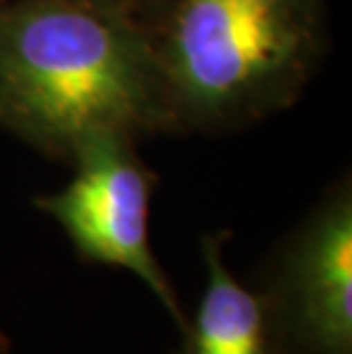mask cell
Listing matches in <instances>:
<instances>
[{
	"label": "cell",
	"mask_w": 352,
	"mask_h": 354,
	"mask_svg": "<svg viewBox=\"0 0 352 354\" xmlns=\"http://www.w3.org/2000/svg\"><path fill=\"white\" fill-rule=\"evenodd\" d=\"M165 135H229L293 108L329 53L327 0H174L149 35Z\"/></svg>",
	"instance_id": "7a4b0ae2"
},
{
	"label": "cell",
	"mask_w": 352,
	"mask_h": 354,
	"mask_svg": "<svg viewBox=\"0 0 352 354\" xmlns=\"http://www.w3.org/2000/svg\"><path fill=\"white\" fill-rule=\"evenodd\" d=\"M87 3L99 5L103 10L126 19L129 24L138 26L140 30H145L147 35H151L174 0H87Z\"/></svg>",
	"instance_id": "8992f818"
},
{
	"label": "cell",
	"mask_w": 352,
	"mask_h": 354,
	"mask_svg": "<svg viewBox=\"0 0 352 354\" xmlns=\"http://www.w3.org/2000/svg\"><path fill=\"white\" fill-rule=\"evenodd\" d=\"M229 238L231 231L199 238L206 286L192 320L181 331L183 343L176 354H270L257 292L224 263Z\"/></svg>",
	"instance_id": "5b68a950"
},
{
	"label": "cell",
	"mask_w": 352,
	"mask_h": 354,
	"mask_svg": "<svg viewBox=\"0 0 352 354\" xmlns=\"http://www.w3.org/2000/svg\"><path fill=\"white\" fill-rule=\"evenodd\" d=\"M0 354H12V343L5 334H0Z\"/></svg>",
	"instance_id": "52a82bcc"
},
{
	"label": "cell",
	"mask_w": 352,
	"mask_h": 354,
	"mask_svg": "<svg viewBox=\"0 0 352 354\" xmlns=\"http://www.w3.org/2000/svg\"><path fill=\"white\" fill-rule=\"evenodd\" d=\"M0 131L66 165L101 135H165L149 35L87 0H0Z\"/></svg>",
	"instance_id": "6da1fadb"
},
{
	"label": "cell",
	"mask_w": 352,
	"mask_h": 354,
	"mask_svg": "<svg viewBox=\"0 0 352 354\" xmlns=\"http://www.w3.org/2000/svg\"><path fill=\"white\" fill-rule=\"evenodd\" d=\"M252 290L270 354H352V180L346 171L279 238Z\"/></svg>",
	"instance_id": "3957f363"
},
{
	"label": "cell",
	"mask_w": 352,
	"mask_h": 354,
	"mask_svg": "<svg viewBox=\"0 0 352 354\" xmlns=\"http://www.w3.org/2000/svg\"><path fill=\"white\" fill-rule=\"evenodd\" d=\"M138 145L124 135L85 142L69 160L73 174L66 187L39 194L33 206L62 227L80 261L140 279L183 331L188 315L149 238V208L160 176L140 158Z\"/></svg>",
	"instance_id": "277c9868"
}]
</instances>
